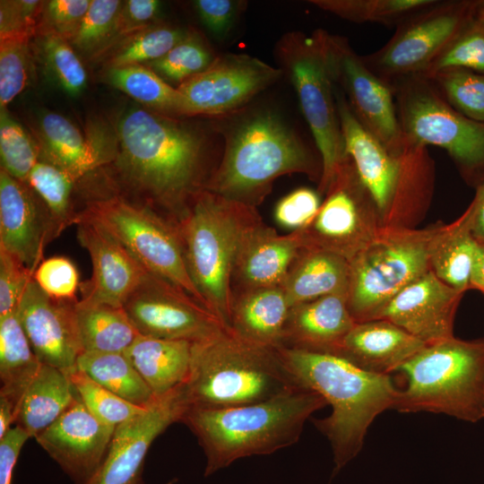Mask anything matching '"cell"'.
Wrapping results in <instances>:
<instances>
[{"mask_svg": "<svg viewBox=\"0 0 484 484\" xmlns=\"http://www.w3.org/2000/svg\"><path fill=\"white\" fill-rule=\"evenodd\" d=\"M277 350L296 383L332 407L330 416L314 423L331 444L335 475L359 454L375 419L393 409L398 386L390 375L369 373L335 354L287 347Z\"/></svg>", "mask_w": 484, "mask_h": 484, "instance_id": "obj_1", "label": "cell"}, {"mask_svg": "<svg viewBox=\"0 0 484 484\" xmlns=\"http://www.w3.org/2000/svg\"><path fill=\"white\" fill-rule=\"evenodd\" d=\"M327 405L297 385L268 400L227 409H190L182 416L203 450L204 477L238 459L271 454L296 444L307 419Z\"/></svg>", "mask_w": 484, "mask_h": 484, "instance_id": "obj_2", "label": "cell"}, {"mask_svg": "<svg viewBox=\"0 0 484 484\" xmlns=\"http://www.w3.org/2000/svg\"><path fill=\"white\" fill-rule=\"evenodd\" d=\"M297 385L277 349L222 328L193 342L190 369L179 391L186 411L255 403Z\"/></svg>", "mask_w": 484, "mask_h": 484, "instance_id": "obj_3", "label": "cell"}, {"mask_svg": "<svg viewBox=\"0 0 484 484\" xmlns=\"http://www.w3.org/2000/svg\"><path fill=\"white\" fill-rule=\"evenodd\" d=\"M175 225L190 277L206 307L229 328L231 273L241 233L256 207L205 188L194 191Z\"/></svg>", "mask_w": 484, "mask_h": 484, "instance_id": "obj_4", "label": "cell"}, {"mask_svg": "<svg viewBox=\"0 0 484 484\" xmlns=\"http://www.w3.org/2000/svg\"><path fill=\"white\" fill-rule=\"evenodd\" d=\"M315 161L298 137L275 115H256L230 134L223 158L203 188L256 207L283 175L316 176Z\"/></svg>", "mask_w": 484, "mask_h": 484, "instance_id": "obj_5", "label": "cell"}, {"mask_svg": "<svg viewBox=\"0 0 484 484\" xmlns=\"http://www.w3.org/2000/svg\"><path fill=\"white\" fill-rule=\"evenodd\" d=\"M393 409L443 413L467 422L484 419V340L452 337L426 345L398 370Z\"/></svg>", "mask_w": 484, "mask_h": 484, "instance_id": "obj_6", "label": "cell"}, {"mask_svg": "<svg viewBox=\"0 0 484 484\" xmlns=\"http://www.w3.org/2000/svg\"><path fill=\"white\" fill-rule=\"evenodd\" d=\"M122 165L141 186L168 202L191 195L202 159V141L182 125L143 109L119 123Z\"/></svg>", "mask_w": 484, "mask_h": 484, "instance_id": "obj_7", "label": "cell"}, {"mask_svg": "<svg viewBox=\"0 0 484 484\" xmlns=\"http://www.w3.org/2000/svg\"><path fill=\"white\" fill-rule=\"evenodd\" d=\"M327 31H291L277 42L276 56L293 84L321 155L318 191L324 194L348 159L337 111Z\"/></svg>", "mask_w": 484, "mask_h": 484, "instance_id": "obj_8", "label": "cell"}, {"mask_svg": "<svg viewBox=\"0 0 484 484\" xmlns=\"http://www.w3.org/2000/svg\"><path fill=\"white\" fill-rule=\"evenodd\" d=\"M434 231L435 227L381 226L373 240L349 261L347 302L356 323L376 319L398 292L430 270Z\"/></svg>", "mask_w": 484, "mask_h": 484, "instance_id": "obj_9", "label": "cell"}, {"mask_svg": "<svg viewBox=\"0 0 484 484\" xmlns=\"http://www.w3.org/2000/svg\"><path fill=\"white\" fill-rule=\"evenodd\" d=\"M404 138L444 149L476 184L484 177V124L451 107L432 82L411 75L390 84Z\"/></svg>", "mask_w": 484, "mask_h": 484, "instance_id": "obj_10", "label": "cell"}, {"mask_svg": "<svg viewBox=\"0 0 484 484\" xmlns=\"http://www.w3.org/2000/svg\"><path fill=\"white\" fill-rule=\"evenodd\" d=\"M91 220L115 238L149 272L170 282L202 305L174 224L151 211L117 198L96 201L75 217Z\"/></svg>", "mask_w": 484, "mask_h": 484, "instance_id": "obj_11", "label": "cell"}, {"mask_svg": "<svg viewBox=\"0 0 484 484\" xmlns=\"http://www.w3.org/2000/svg\"><path fill=\"white\" fill-rule=\"evenodd\" d=\"M475 1H436L396 26L389 41L362 56L382 81L421 75L460 30L473 17Z\"/></svg>", "mask_w": 484, "mask_h": 484, "instance_id": "obj_12", "label": "cell"}, {"mask_svg": "<svg viewBox=\"0 0 484 484\" xmlns=\"http://www.w3.org/2000/svg\"><path fill=\"white\" fill-rule=\"evenodd\" d=\"M324 194L315 218L298 230L302 247L329 251L349 262L376 237L381 218L349 157Z\"/></svg>", "mask_w": 484, "mask_h": 484, "instance_id": "obj_13", "label": "cell"}, {"mask_svg": "<svg viewBox=\"0 0 484 484\" xmlns=\"http://www.w3.org/2000/svg\"><path fill=\"white\" fill-rule=\"evenodd\" d=\"M123 307L144 336L195 342L226 328L196 299L149 272Z\"/></svg>", "mask_w": 484, "mask_h": 484, "instance_id": "obj_14", "label": "cell"}, {"mask_svg": "<svg viewBox=\"0 0 484 484\" xmlns=\"http://www.w3.org/2000/svg\"><path fill=\"white\" fill-rule=\"evenodd\" d=\"M327 47L335 86L360 123L397 155L404 139L392 88L366 65L346 39L328 33Z\"/></svg>", "mask_w": 484, "mask_h": 484, "instance_id": "obj_15", "label": "cell"}, {"mask_svg": "<svg viewBox=\"0 0 484 484\" xmlns=\"http://www.w3.org/2000/svg\"><path fill=\"white\" fill-rule=\"evenodd\" d=\"M281 72L245 54L217 56L205 71L177 88L183 115L216 116L234 111L274 82Z\"/></svg>", "mask_w": 484, "mask_h": 484, "instance_id": "obj_16", "label": "cell"}, {"mask_svg": "<svg viewBox=\"0 0 484 484\" xmlns=\"http://www.w3.org/2000/svg\"><path fill=\"white\" fill-rule=\"evenodd\" d=\"M186 409L179 386L155 401L140 415L116 427L108 452L83 484H143V469L153 441L180 422Z\"/></svg>", "mask_w": 484, "mask_h": 484, "instance_id": "obj_17", "label": "cell"}, {"mask_svg": "<svg viewBox=\"0 0 484 484\" xmlns=\"http://www.w3.org/2000/svg\"><path fill=\"white\" fill-rule=\"evenodd\" d=\"M76 301L50 298L32 279L16 307V315L39 360L66 374L77 368L82 353L73 317Z\"/></svg>", "mask_w": 484, "mask_h": 484, "instance_id": "obj_18", "label": "cell"}, {"mask_svg": "<svg viewBox=\"0 0 484 484\" xmlns=\"http://www.w3.org/2000/svg\"><path fill=\"white\" fill-rule=\"evenodd\" d=\"M115 428L95 418L76 395L35 439L75 484H83L101 464Z\"/></svg>", "mask_w": 484, "mask_h": 484, "instance_id": "obj_19", "label": "cell"}, {"mask_svg": "<svg viewBox=\"0 0 484 484\" xmlns=\"http://www.w3.org/2000/svg\"><path fill=\"white\" fill-rule=\"evenodd\" d=\"M462 292L431 270L398 292L376 319L387 320L426 345L454 337V315Z\"/></svg>", "mask_w": 484, "mask_h": 484, "instance_id": "obj_20", "label": "cell"}, {"mask_svg": "<svg viewBox=\"0 0 484 484\" xmlns=\"http://www.w3.org/2000/svg\"><path fill=\"white\" fill-rule=\"evenodd\" d=\"M334 95L345 152L359 181L373 199L381 219L392 213L399 184L401 164L357 118L343 92L334 85Z\"/></svg>", "mask_w": 484, "mask_h": 484, "instance_id": "obj_21", "label": "cell"}, {"mask_svg": "<svg viewBox=\"0 0 484 484\" xmlns=\"http://www.w3.org/2000/svg\"><path fill=\"white\" fill-rule=\"evenodd\" d=\"M301 248L298 230L279 235L256 212L238 241L231 273L232 291L281 286Z\"/></svg>", "mask_w": 484, "mask_h": 484, "instance_id": "obj_22", "label": "cell"}, {"mask_svg": "<svg viewBox=\"0 0 484 484\" xmlns=\"http://www.w3.org/2000/svg\"><path fill=\"white\" fill-rule=\"evenodd\" d=\"M77 238L90 255L92 276L83 285V298L123 307L147 271L108 232L88 220H77Z\"/></svg>", "mask_w": 484, "mask_h": 484, "instance_id": "obj_23", "label": "cell"}, {"mask_svg": "<svg viewBox=\"0 0 484 484\" xmlns=\"http://www.w3.org/2000/svg\"><path fill=\"white\" fill-rule=\"evenodd\" d=\"M54 234L57 232L50 215L41 212L23 182L1 169L0 247L34 272L48 237Z\"/></svg>", "mask_w": 484, "mask_h": 484, "instance_id": "obj_24", "label": "cell"}, {"mask_svg": "<svg viewBox=\"0 0 484 484\" xmlns=\"http://www.w3.org/2000/svg\"><path fill=\"white\" fill-rule=\"evenodd\" d=\"M355 324L347 293L320 297L290 308L281 347L334 354Z\"/></svg>", "mask_w": 484, "mask_h": 484, "instance_id": "obj_25", "label": "cell"}, {"mask_svg": "<svg viewBox=\"0 0 484 484\" xmlns=\"http://www.w3.org/2000/svg\"><path fill=\"white\" fill-rule=\"evenodd\" d=\"M425 346L396 324L374 319L356 323L334 354L369 373L391 376Z\"/></svg>", "mask_w": 484, "mask_h": 484, "instance_id": "obj_26", "label": "cell"}, {"mask_svg": "<svg viewBox=\"0 0 484 484\" xmlns=\"http://www.w3.org/2000/svg\"><path fill=\"white\" fill-rule=\"evenodd\" d=\"M290 308L282 286L233 290L229 329L248 341L277 349Z\"/></svg>", "mask_w": 484, "mask_h": 484, "instance_id": "obj_27", "label": "cell"}, {"mask_svg": "<svg viewBox=\"0 0 484 484\" xmlns=\"http://www.w3.org/2000/svg\"><path fill=\"white\" fill-rule=\"evenodd\" d=\"M349 279L350 264L344 257L302 247L281 286L291 307L326 295L347 293Z\"/></svg>", "mask_w": 484, "mask_h": 484, "instance_id": "obj_28", "label": "cell"}, {"mask_svg": "<svg viewBox=\"0 0 484 484\" xmlns=\"http://www.w3.org/2000/svg\"><path fill=\"white\" fill-rule=\"evenodd\" d=\"M193 342L139 335L125 351L135 369L160 397L182 385L187 377Z\"/></svg>", "mask_w": 484, "mask_h": 484, "instance_id": "obj_29", "label": "cell"}, {"mask_svg": "<svg viewBox=\"0 0 484 484\" xmlns=\"http://www.w3.org/2000/svg\"><path fill=\"white\" fill-rule=\"evenodd\" d=\"M479 245L466 210L453 223L435 227L429 244L430 270L440 281L463 293L470 289Z\"/></svg>", "mask_w": 484, "mask_h": 484, "instance_id": "obj_30", "label": "cell"}, {"mask_svg": "<svg viewBox=\"0 0 484 484\" xmlns=\"http://www.w3.org/2000/svg\"><path fill=\"white\" fill-rule=\"evenodd\" d=\"M73 317L82 353L125 352L140 335L123 307L82 298Z\"/></svg>", "mask_w": 484, "mask_h": 484, "instance_id": "obj_31", "label": "cell"}, {"mask_svg": "<svg viewBox=\"0 0 484 484\" xmlns=\"http://www.w3.org/2000/svg\"><path fill=\"white\" fill-rule=\"evenodd\" d=\"M76 393L65 372L42 364L26 390L16 425L36 437L54 423L75 401Z\"/></svg>", "mask_w": 484, "mask_h": 484, "instance_id": "obj_32", "label": "cell"}, {"mask_svg": "<svg viewBox=\"0 0 484 484\" xmlns=\"http://www.w3.org/2000/svg\"><path fill=\"white\" fill-rule=\"evenodd\" d=\"M41 366L16 310L0 317V397L13 405L15 419L24 393Z\"/></svg>", "mask_w": 484, "mask_h": 484, "instance_id": "obj_33", "label": "cell"}, {"mask_svg": "<svg viewBox=\"0 0 484 484\" xmlns=\"http://www.w3.org/2000/svg\"><path fill=\"white\" fill-rule=\"evenodd\" d=\"M77 368L134 405L147 408L157 398L125 352H82Z\"/></svg>", "mask_w": 484, "mask_h": 484, "instance_id": "obj_34", "label": "cell"}, {"mask_svg": "<svg viewBox=\"0 0 484 484\" xmlns=\"http://www.w3.org/2000/svg\"><path fill=\"white\" fill-rule=\"evenodd\" d=\"M39 130L48 162L72 172L78 178L101 161L99 151L65 117L46 113L40 119Z\"/></svg>", "mask_w": 484, "mask_h": 484, "instance_id": "obj_35", "label": "cell"}, {"mask_svg": "<svg viewBox=\"0 0 484 484\" xmlns=\"http://www.w3.org/2000/svg\"><path fill=\"white\" fill-rule=\"evenodd\" d=\"M107 75L113 86L149 108L168 115H183L177 89L151 68L143 65L112 67Z\"/></svg>", "mask_w": 484, "mask_h": 484, "instance_id": "obj_36", "label": "cell"}, {"mask_svg": "<svg viewBox=\"0 0 484 484\" xmlns=\"http://www.w3.org/2000/svg\"><path fill=\"white\" fill-rule=\"evenodd\" d=\"M436 0H313L315 6L342 19L362 23L398 25Z\"/></svg>", "mask_w": 484, "mask_h": 484, "instance_id": "obj_37", "label": "cell"}, {"mask_svg": "<svg viewBox=\"0 0 484 484\" xmlns=\"http://www.w3.org/2000/svg\"><path fill=\"white\" fill-rule=\"evenodd\" d=\"M77 178L72 172L48 161H38L28 176L26 182L44 202L57 234L73 222L70 197Z\"/></svg>", "mask_w": 484, "mask_h": 484, "instance_id": "obj_38", "label": "cell"}, {"mask_svg": "<svg viewBox=\"0 0 484 484\" xmlns=\"http://www.w3.org/2000/svg\"><path fill=\"white\" fill-rule=\"evenodd\" d=\"M426 78L455 110L469 119L484 124V73L454 68Z\"/></svg>", "mask_w": 484, "mask_h": 484, "instance_id": "obj_39", "label": "cell"}, {"mask_svg": "<svg viewBox=\"0 0 484 484\" xmlns=\"http://www.w3.org/2000/svg\"><path fill=\"white\" fill-rule=\"evenodd\" d=\"M68 376L81 402L95 418L106 425L116 428L142 414L148 408L124 400L78 368Z\"/></svg>", "mask_w": 484, "mask_h": 484, "instance_id": "obj_40", "label": "cell"}, {"mask_svg": "<svg viewBox=\"0 0 484 484\" xmlns=\"http://www.w3.org/2000/svg\"><path fill=\"white\" fill-rule=\"evenodd\" d=\"M187 32L169 26L145 27L130 35L113 52L109 68L151 63L172 49Z\"/></svg>", "mask_w": 484, "mask_h": 484, "instance_id": "obj_41", "label": "cell"}, {"mask_svg": "<svg viewBox=\"0 0 484 484\" xmlns=\"http://www.w3.org/2000/svg\"><path fill=\"white\" fill-rule=\"evenodd\" d=\"M454 68L484 73V24L474 13L421 75L429 77Z\"/></svg>", "mask_w": 484, "mask_h": 484, "instance_id": "obj_42", "label": "cell"}, {"mask_svg": "<svg viewBox=\"0 0 484 484\" xmlns=\"http://www.w3.org/2000/svg\"><path fill=\"white\" fill-rule=\"evenodd\" d=\"M215 58L202 39L187 33L186 37L165 56L148 65L160 77L181 84L205 71Z\"/></svg>", "mask_w": 484, "mask_h": 484, "instance_id": "obj_43", "label": "cell"}, {"mask_svg": "<svg viewBox=\"0 0 484 484\" xmlns=\"http://www.w3.org/2000/svg\"><path fill=\"white\" fill-rule=\"evenodd\" d=\"M123 2L117 0H91V4L68 39L83 53H92L111 39L117 32V23Z\"/></svg>", "mask_w": 484, "mask_h": 484, "instance_id": "obj_44", "label": "cell"}, {"mask_svg": "<svg viewBox=\"0 0 484 484\" xmlns=\"http://www.w3.org/2000/svg\"><path fill=\"white\" fill-rule=\"evenodd\" d=\"M0 157L1 169L23 183L39 161L33 142L5 108L0 115Z\"/></svg>", "mask_w": 484, "mask_h": 484, "instance_id": "obj_45", "label": "cell"}, {"mask_svg": "<svg viewBox=\"0 0 484 484\" xmlns=\"http://www.w3.org/2000/svg\"><path fill=\"white\" fill-rule=\"evenodd\" d=\"M28 35L1 39L0 42V107H5L27 84L30 56Z\"/></svg>", "mask_w": 484, "mask_h": 484, "instance_id": "obj_46", "label": "cell"}, {"mask_svg": "<svg viewBox=\"0 0 484 484\" xmlns=\"http://www.w3.org/2000/svg\"><path fill=\"white\" fill-rule=\"evenodd\" d=\"M42 49L47 66L60 86L71 95L81 92L86 84L87 74L68 40L47 33Z\"/></svg>", "mask_w": 484, "mask_h": 484, "instance_id": "obj_47", "label": "cell"}, {"mask_svg": "<svg viewBox=\"0 0 484 484\" xmlns=\"http://www.w3.org/2000/svg\"><path fill=\"white\" fill-rule=\"evenodd\" d=\"M33 280L54 299L77 300L79 274L74 264L67 257L53 256L42 261L33 273Z\"/></svg>", "mask_w": 484, "mask_h": 484, "instance_id": "obj_48", "label": "cell"}, {"mask_svg": "<svg viewBox=\"0 0 484 484\" xmlns=\"http://www.w3.org/2000/svg\"><path fill=\"white\" fill-rule=\"evenodd\" d=\"M317 192L300 187L282 197L274 209L275 221L291 231L306 228L321 206Z\"/></svg>", "mask_w": 484, "mask_h": 484, "instance_id": "obj_49", "label": "cell"}, {"mask_svg": "<svg viewBox=\"0 0 484 484\" xmlns=\"http://www.w3.org/2000/svg\"><path fill=\"white\" fill-rule=\"evenodd\" d=\"M33 273L19 258L0 247V317L16 310Z\"/></svg>", "mask_w": 484, "mask_h": 484, "instance_id": "obj_50", "label": "cell"}, {"mask_svg": "<svg viewBox=\"0 0 484 484\" xmlns=\"http://www.w3.org/2000/svg\"><path fill=\"white\" fill-rule=\"evenodd\" d=\"M91 0H51L44 4V18L50 27L48 33L68 40L85 15Z\"/></svg>", "mask_w": 484, "mask_h": 484, "instance_id": "obj_51", "label": "cell"}, {"mask_svg": "<svg viewBox=\"0 0 484 484\" xmlns=\"http://www.w3.org/2000/svg\"><path fill=\"white\" fill-rule=\"evenodd\" d=\"M195 11L203 25L215 36H224L231 28L238 4L230 0H196Z\"/></svg>", "mask_w": 484, "mask_h": 484, "instance_id": "obj_52", "label": "cell"}, {"mask_svg": "<svg viewBox=\"0 0 484 484\" xmlns=\"http://www.w3.org/2000/svg\"><path fill=\"white\" fill-rule=\"evenodd\" d=\"M157 0H128L123 3L118 16L117 31L130 32L142 30L159 12Z\"/></svg>", "mask_w": 484, "mask_h": 484, "instance_id": "obj_53", "label": "cell"}, {"mask_svg": "<svg viewBox=\"0 0 484 484\" xmlns=\"http://www.w3.org/2000/svg\"><path fill=\"white\" fill-rule=\"evenodd\" d=\"M29 438V434L16 425L0 439V484H12L14 466Z\"/></svg>", "mask_w": 484, "mask_h": 484, "instance_id": "obj_54", "label": "cell"}, {"mask_svg": "<svg viewBox=\"0 0 484 484\" xmlns=\"http://www.w3.org/2000/svg\"><path fill=\"white\" fill-rule=\"evenodd\" d=\"M32 26L22 15L17 0L0 2L1 39L17 35L29 36Z\"/></svg>", "mask_w": 484, "mask_h": 484, "instance_id": "obj_55", "label": "cell"}, {"mask_svg": "<svg viewBox=\"0 0 484 484\" xmlns=\"http://www.w3.org/2000/svg\"><path fill=\"white\" fill-rule=\"evenodd\" d=\"M467 211L472 235L484 245V177L476 184V194Z\"/></svg>", "mask_w": 484, "mask_h": 484, "instance_id": "obj_56", "label": "cell"}, {"mask_svg": "<svg viewBox=\"0 0 484 484\" xmlns=\"http://www.w3.org/2000/svg\"><path fill=\"white\" fill-rule=\"evenodd\" d=\"M476 289L484 293V245L480 244L471 272L470 289Z\"/></svg>", "mask_w": 484, "mask_h": 484, "instance_id": "obj_57", "label": "cell"}, {"mask_svg": "<svg viewBox=\"0 0 484 484\" xmlns=\"http://www.w3.org/2000/svg\"><path fill=\"white\" fill-rule=\"evenodd\" d=\"M15 422V410L13 405L5 398L0 397V439Z\"/></svg>", "mask_w": 484, "mask_h": 484, "instance_id": "obj_58", "label": "cell"}, {"mask_svg": "<svg viewBox=\"0 0 484 484\" xmlns=\"http://www.w3.org/2000/svg\"><path fill=\"white\" fill-rule=\"evenodd\" d=\"M474 18L484 24V1H475Z\"/></svg>", "mask_w": 484, "mask_h": 484, "instance_id": "obj_59", "label": "cell"}, {"mask_svg": "<svg viewBox=\"0 0 484 484\" xmlns=\"http://www.w3.org/2000/svg\"><path fill=\"white\" fill-rule=\"evenodd\" d=\"M177 481V479H172V480H169V481H167L164 484H175Z\"/></svg>", "mask_w": 484, "mask_h": 484, "instance_id": "obj_60", "label": "cell"}]
</instances>
